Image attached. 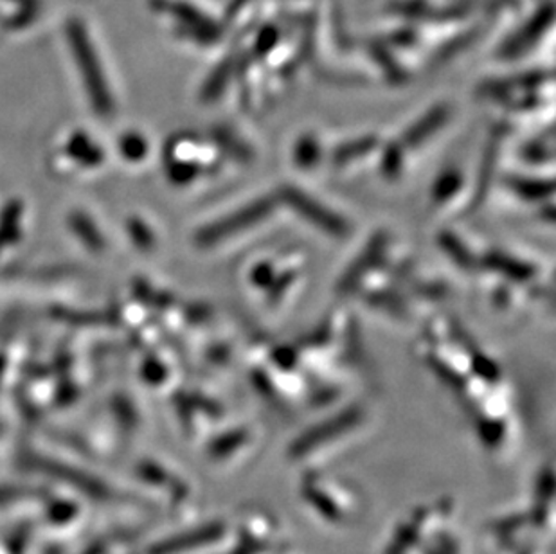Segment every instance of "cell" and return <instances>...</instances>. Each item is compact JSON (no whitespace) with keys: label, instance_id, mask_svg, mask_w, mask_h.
<instances>
[{"label":"cell","instance_id":"1","mask_svg":"<svg viewBox=\"0 0 556 554\" xmlns=\"http://www.w3.org/2000/svg\"><path fill=\"white\" fill-rule=\"evenodd\" d=\"M301 499L315 517L333 528L357 522L364 512L363 495L353 482L309 470L301 482Z\"/></svg>","mask_w":556,"mask_h":554},{"label":"cell","instance_id":"4","mask_svg":"<svg viewBox=\"0 0 556 554\" xmlns=\"http://www.w3.org/2000/svg\"><path fill=\"white\" fill-rule=\"evenodd\" d=\"M279 554H283V551H281V553H279Z\"/></svg>","mask_w":556,"mask_h":554},{"label":"cell","instance_id":"3","mask_svg":"<svg viewBox=\"0 0 556 554\" xmlns=\"http://www.w3.org/2000/svg\"><path fill=\"white\" fill-rule=\"evenodd\" d=\"M257 443H260V435L252 429L251 425L229 427L224 435L218 436L211 443L210 457L218 465L232 468L248 459L249 455L254 454Z\"/></svg>","mask_w":556,"mask_h":554},{"label":"cell","instance_id":"2","mask_svg":"<svg viewBox=\"0 0 556 554\" xmlns=\"http://www.w3.org/2000/svg\"><path fill=\"white\" fill-rule=\"evenodd\" d=\"M364 419L366 416L361 408H346L309 427L290 444V457L295 461H308L333 454L339 446L355 438V432L363 427Z\"/></svg>","mask_w":556,"mask_h":554}]
</instances>
